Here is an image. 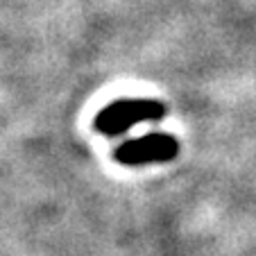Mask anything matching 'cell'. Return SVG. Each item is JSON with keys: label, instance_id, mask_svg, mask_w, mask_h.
I'll list each match as a JSON object with an SVG mask.
<instances>
[{"label": "cell", "instance_id": "6da1fadb", "mask_svg": "<svg viewBox=\"0 0 256 256\" xmlns=\"http://www.w3.org/2000/svg\"><path fill=\"white\" fill-rule=\"evenodd\" d=\"M168 114V106L154 98H120L98 112L93 127L104 136H120L140 122H156Z\"/></svg>", "mask_w": 256, "mask_h": 256}, {"label": "cell", "instance_id": "7a4b0ae2", "mask_svg": "<svg viewBox=\"0 0 256 256\" xmlns=\"http://www.w3.org/2000/svg\"><path fill=\"white\" fill-rule=\"evenodd\" d=\"M179 154V140L166 132H152V134L138 136L120 143L114 150V161L120 166H150V164H166Z\"/></svg>", "mask_w": 256, "mask_h": 256}]
</instances>
